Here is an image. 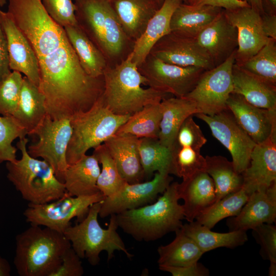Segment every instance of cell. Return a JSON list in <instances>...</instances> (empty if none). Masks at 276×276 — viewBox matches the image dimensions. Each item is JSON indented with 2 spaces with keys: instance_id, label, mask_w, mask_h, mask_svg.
<instances>
[{
  "instance_id": "cell-1",
  "label": "cell",
  "mask_w": 276,
  "mask_h": 276,
  "mask_svg": "<svg viewBox=\"0 0 276 276\" xmlns=\"http://www.w3.org/2000/svg\"><path fill=\"white\" fill-rule=\"evenodd\" d=\"M8 11L33 48L39 70L38 88L53 120L89 110L102 96L103 76L93 77L81 66L64 28L41 0H8Z\"/></svg>"
},
{
  "instance_id": "cell-57",
  "label": "cell",
  "mask_w": 276,
  "mask_h": 276,
  "mask_svg": "<svg viewBox=\"0 0 276 276\" xmlns=\"http://www.w3.org/2000/svg\"><path fill=\"white\" fill-rule=\"evenodd\" d=\"M6 3V0H0V7H3Z\"/></svg>"
},
{
  "instance_id": "cell-43",
  "label": "cell",
  "mask_w": 276,
  "mask_h": 276,
  "mask_svg": "<svg viewBox=\"0 0 276 276\" xmlns=\"http://www.w3.org/2000/svg\"><path fill=\"white\" fill-rule=\"evenodd\" d=\"M50 16L58 25L64 28L78 25L73 0H41Z\"/></svg>"
},
{
  "instance_id": "cell-24",
  "label": "cell",
  "mask_w": 276,
  "mask_h": 276,
  "mask_svg": "<svg viewBox=\"0 0 276 276\" xmlns=\"http://www.w3.org/2000/svg\"><path fill=\"white\" fill-rule=\"evenodd\" d=\"M128 39L133 43L161 7L157 0H109Z\"/></svg>"
},
{
  "instance_id": "cell-28",
  "label": "cell",
  "mask_w": 276,
  "mask_h": 276,
  "mask_svg": "<svg viewBox=\"0 0 276 276\" xmlns=\"http://www.w3.org/2000/svg\"><path fill=\"white\" fill-rule=\"evenodd\" d=\"M99 163L94 154H85L68 165L64 176L66 191L71 196H89L99 192L97 182L100 172Z\"/></svg>"
},
{
  "instance_id": "cell-23",
  "label": "cell",
  "mask_w": 276,
  "mask_h": 276,
  "mask_svg": "<svg viewBox=\"0 0 276 276\" xmlns=\"http://www.w3.org/2000/svg\"><path fill=\"white\" fill-rule=\"evenodd\" d=\"M103 144L127 182L135 183L143 181L144 175L139 151V138L128 134H114Z\"/></svg>"
},
{
  "instance_id": "cell-15",
  "label": "cell",
  "mask_w": 276,
  "mask_h": 276,
  "mask_svg": "<svg viewBox=\"0 0 276 276\" xmlns=\"http://www.w3.org/2000/svg\"><path fill=\"white\" fill-rule=\"evenodd\" d=\"M149 54L164 62L180 66H197L205 70L215 67L196 38L173 32L158 40Z\"/></svg>"
},
{
  "instance_id": "cell-45",
  "label": "cell",
  "mask_w": 276,
  "mask_h": 276,
  "mask_svg": "<svg viewBox=\"0 0 276 276\" xmlns=\"http://www.w3.org/2000/svg\"><path fill=\"white\" fill-rule=\"evenodd\" d=\"M252 230V235L260 245V255L270 262H276V226L263 223Z\"/></svg>"
},
{
  "instance_id": "cell-34",
  "label": "cell",
  "mask_w": 276,
  "mask_h": 276,
  "mask_svg": "<svg viewBox=\"0 0 276 276\" xmlns=\"http://www.w3.org/2000/svg\"><path fill=\"white\" fill-rule=\"evenodd\" d=\"M205 158V171L211 177L215 186V201L242 188V175L236 171L232 162L220 155Z\"/></svg>"
},
{
  "instance_id": "cell-14",
  "label": "cell",
  "mask_w": 276,
  "mask_h": 276,
  "mask_svg": "<svg viewBox=\"0 0 276 276\" xmlns=\"http://www.w3.org/2000/svg\"><path fill=\"white\" fill-rule=\"evenodd\" d=\"M172 180L170 174L155 172L152 179L135 183L127 182L116 193L104 199L99 216L103 218L149 204L165 192Z\"/></svg>"
},
{
  "instance_id": "cell-16",
  "label": "cell",
  "mask_w": 276,
  "mask_h": 276,
  "mask_svg": "<svg viewBox=\"0 0 276 276\" xmlns=\"http://www.w3.org/2000/svg\"><path fill=\"white\" fill-rule=\"evenodd\" d=\"M229 21L238 33V48L235 63L239 65L260 50L269 40L264 34L260 13L250 6L223 9Z\"/></svg>"
},
{
  "instance_id": "cell-37",
  "label": "cell",
  "mask_w": 276,
  "mask_h": 276,
  "mask_svg": "<svg viewBox=\"0 0 276 276\" xmlns=\"http://www.w3.org/2000/svg\"><path fill=\"white\" fill-rule=\"evenodd\" d=\"M249 196L242 188L215 201L203 210L195 220L212 229L221 220L237 215L248 200Z\"/></svg>"
},
{
  "instance_id": "cell-38",
  "label": "cell",
  "mask_w": 276,
  "mask_h": 276,
  "mask_svg": "<svg viewBox=\"0 0 276 276\" xmlns=\"http://www.w3.org/2000/svg\"><path fill=\"white\" fill-rule=\"evenodd\" d=\"M275 42L270 38L258 53L237 65L252 76L276 86Z\"/></svg>"
},
{
  "instance_id": "cell-19",
  "label": "cell",
  "mask_w": 276,
  "mask_h": 276,
  "mask_svg": "<svg viewBox=\"0 0 276 276\" xmlns=\"http://www.w3.org/2000/svg\"><path fill=\"white\" fill-rule=\"evenodd\" d=\"M275 220L276 182H274L265 191L250 194L239 213L229 217L226 224L229 231H247L263 223L273 224Z\"/></svg>"
},
{
  "instance_id": "cell-10",
  "label": "cell",
  "mask_w": 276,
  "mask_h": 276,
  "mask_svg": "<svg viewBox=\"0 0 276 276\" xmlns=\"http://www.w3.org/2000/svg\"><path fill=\"white\" fill-rule=\"evenodd\" d=\"M72 134L70 119L53 120L47 113L32 134L36 135L38 141L27 147L31 156L48 162L63 182L68 166L66 151Z\"/></svg>"
},
{
  "instance_id": "cell-31",
  "label": "cell",
  "mask_w": 276,
  "mask_h": 276,
  "mask_svg": "<svg viewBox=\"0 0 276 276\" xmlns=\"http://www.w3.org/2000/svg\"><path fill=\"white\" fill-rule=\"evenodd\" d=\"M64 28L85 72L93 77L103 76L104 72L109 64L103 53L78 25L68 26Z\"/></svg>"
},
{
  "instance_id": "cell-25",
  "label": "cell",
  "mask_w": 276,
  "mask_h": 276,
  "mask_svg": "<svg viewBox=\"0 0 276 276\" xmlns=\"http://www.w3.org/2000/svg\"><path fill=\"white\" fill-rule=\"evenodd\" d=\"M182 3L181 0H164L163 5L149 20L142 34L133 43L129 53L132 61L137 67L144 61L156 42L171 32V16Z\"/></svg>"
},
{
  "instance_id": "cell-27",
  "label": "cell",
  "mask_w": 276,
  "mask_h": 276,
  "mask_svg": "<svg viewBox=\"0 0 276 276\" xmlns=\"http://www.w3.org/2000/svg\"><path fill=\"white\" fill-rule=\"evenodd\" d=\"M160 105L162 117L158 139L163 145L172 149L183 122L199 112L194 101L183 97L165 98L160 102Z\"/></svg>"
},
{
  "instance_id": "cell-35",
  "label": "cell",
  "mask_w": 276,
  "mask_h": 276,
  "mask_svg": "<svg viewBox=\"0 0 276 276\" xmlns=\"http://www.w3.org/2000/svg\"><path fill=\"white\" fill-rule=\"evenodd\" d=\"M138 146L144 179H151L155 172L173 174L172 149L150 137L139 139Z\"/></svg>"
},
{
  "instance_id": "cell-56",
  "label": "cell",
  "mask_w": 276,
  "mask_h": 276,
  "mask_svg": "<svg viewBox=\"0 0 276 276\" xmlns=\"http://www.w3.org/2000/svg\"><path fill=\"white\" fill-rule=\"evenodd\" d=\"M198 0H188L187 4L189 5H195Z\"/></svg>"
},
{
  "instance_id": "cell-3",
  "label": "cell",
  "mask_w": 276,
  "mask_h": 276,
  "mask_svg": "<svg viewBox=\"0 0 276 276\" xmlns=\"http://www.w3.org/2000/svg\"><path fill=\"white\" fill-rule=\"evenodd\" d=\"M104 89L100 97L103 105L117 115H132L145 106L160 103L168 94L151 87L144 88L146 79L129 54L121 62L108 65L103 73Z\"/></svg>"
},
{
  "instance_id": "cell-18",
  "label": "cell",
  "mask_w": 276,
  "mask_h": 276,
  "mask_svg": "<svg viewBox=\"0 0 276 276\" xmlns=\"http://www.w3.org/2000/svg\"><path fill=\"white\" fill-rule=\"evenodd\" d=\"M0 20L7 39L10 70L24 74L38 87V62L31 43L8 12L0 9Z\"/></svg>"
},
{
  "instance_id": "cell-13",
  "label": "cell",
  "mask_w": 276,
  "mask_h": 276,
  "mask_svg": "<svg viewBox=\"0 0 276 276\" xmlns=\"http://www.w3.org/2000/svg\"><path fill=\"white\" fill-rule=\"evenodd\" d=\"M194 115L207 124L212 135L227 148L236 171L241 174L249 165L256 144L238 124L233 113L227 109L213 116L202 113Z\"/></svg>"
},
{
  "instance_id": "cell-8",
  "label": "cell",
  "mask_w": 276,
  "mask_h": 276,
  "mask_svg": "<svg viewBox=\"0 0 276 276\" xmlns=\"http://www.w3.org/2000/svg\"><path fill=\"white\" fill-rule=\"evenodd\" d=\"M131 116L113 113L100 97L89 110L73 116L70 119L72 134L66 151L68 164L76 162L90 149L114 135Z\"/></svg>"
},
{
  "instance_id": "cell-49",
  "label": "cell",
  "mask_w": 276,
  "mask_h": 276,
  "mask_svg": "<svg viewBox=\"0 0 276 276\" xmlns=\"http://www.w3.org/2000/svg\"><path fill=\"white\" fill-rule=\"evenodd\" d=\"M196 4L209 5L225 10L249 6L246 3L239 0H198Z\"/></svg>"
},
{
  "instance_id": "cell-40",
  "label": "cell",
  "mask_w": 276,
  "mask_h": 276,
  "mask_svg": "<svg viewBox=\"0 0 276 276\" xmlns=\"http://www.w3.org/2000/svg\"><path fill=\"white\" fill-rule=\"evenodd\" d=\"M172 150L173 174L185 179L198 172L205 171V158L201 154L200 150L176 145Z\"/></svg>"
},
{
  "instance_id": "cell-6",
  "label": "cell",
  "mask_w": 276,
  "mask_h": 276,
  "mask_svg": "<svg viewBox=\"0 0 276 276\" xmlns=\"http://www.w3.org/2000/svg\"><path fill=\"white\" fill-rule=\"evenodd\" d=\"M102 202L92 204L86 217L78 223L71 225L63 233L78 256L86 259L92 266L99 264V256L103 251H106L108 261L114 257L116 251L123 252L129 259L134 256L128 251L117 232L116 214L110 215L107 228L100 225L98 218Z\"/></svg>"
},
{
  "instance_id": "cell-30",
  "label": "cell",
  "mask_w": 276,
  "mask_h": 276,
  "mask_svg": "<svg viewBox=\"0 0 276 276\" xmlns=\"http://www.w3.org/2000/svg\"><path fill=\"white\" fill-rule=\"evenodd\" d=\"M233 93L260 108L276 109V86L246 73L234 64L232 69Z\"/></svg>"
},
{
  "instance_id": "cell-33",
  "label": "cell",
  "mask_w": 276,
  "mask_h": 276,
  "mask_svg": "<svg viewBox=\"0 0 276 276\" xmlns=\"http://www.w3.org/2000/svg\"><path fill=\"white\" fill-rule=\"evenodd\" d=\"M175 232V237L171 242L158 247V265L186 266L198 262L203 252L181 228Z\"/></svg>"
},
{
  "instance_id": "cell-32",
  "label": "cell",
  "mask_w": 276,
  "mask_h": 276,
  "mask_svg": "<svg viewBox=\"0 0 276 276\" xmlns=\"http://www.w3.org/2000/svg\"><path fill=\"white\" fill-rule=\"evenodd\" d=\"M181 229L197 244L204 254L219 247L235 248L243 245L248 240L246 231L215 232L195 220L182 224Z\"/></svg>"
},
{
  "instance_id": "cell-17",
  "label": "cell",
  "mask_w": 276,
  "mask_h": 276,
  "mask_svg": "<svg viewBox=\"0 0 276 276\" xmlns=\"http://www.w3.org/2000/svg\"><path fill=\"white\" fill-rule=\"evenodd\" d=\"M236 120L256 144L268 139L276 141V109L255 106L232 93L226 102Z\"/></svg>"
},
{
  "instance_id": "cell-44",
  "label": "cell",
  "mask_w": 276,
  "mask_h": 276,
  "mask_svg": "<svg viewBox=\"0 0 276 276\" xmlns=\"http://www.w3.org/2000/svg\"><path fill=\"white\" fill-rule=\"evenodd\" d=\"M192 116L187 118L180 127L174 145L181 147H190L200 150L206 143V139Z\"/></svg>"
},
{
  "instance_id": "cell-7",
  "label": "cell",
  "mask_w": 276,
  "mask_h": 276,
  "mask_svg": "<svg viewBox=\"0 0 276 276\" xmlns=\"http://www.w3.org/2000/svg\"><path fill=\"white\" fill-rule=\"evenodd\" d=\"M78 25L107 60L120 58L130 40L109 0H75Z\"/></svg>"
},
{
  "instance_id": "cell-47",
  "label": "cell",
  "mask_w": 276,
  "mask_h": 276,
  "mask_svg": "<svg viewBox=\"0 0 276 276\" xmlns=\"http://www.w3.org/2000/svg\"><path fill=\"white\" fill-rule=\"evenodd\" d=\"M159 269L170 273L173 276H208L209 270L198 262L186 266H171L158 265Z\"/></svg>"
},
{
  "instance_id": "cell-12",
  "label": "cell",
  "mask_w": 276,
  "mask_h": 276,
  "mask_svg": "<svg viewBox=\"0 0 276 276\" xmlns=\"http://www.w3.org/2000/svg\"><path fill=\"white\" fill-rule=\"evenodd\" d=\"M147 85L176 97L186 96L195 86L205 70L197 66H180L164 62L149 54L138 67Z\"/></svg>"
},
{
  "instance_id": "cell-46",
  "label": "cell",
  "mask_w": 276,
  "mask_h": 276,
  "mask_svg": "<svg viewBox=\"0 0 276 276\" xmlns=\"http://www.w3.org/2000/svg\"><path fill=\"white\" fill-rule=\"evenodd\" d=\"M81 259L71 246L62 256L59 266L51 276H82L84 269Z\"/></svg>"
},
{
  "instance_id": "cell-50",
  "label": "cell",
  "mask_w": 276,
  "mask_h": 276,
  "mask_svg": "<svg viewBox=\"0 0 276 276\" xmlns=\"http://www.w3.org/2000/svg\"><path fill=\"white\" fill-rule=\"evenodd\" d=\"M263 31L269 38L276 40V15H261Z\"/></svg>"
},
{
  "instance_id": "cell-21",
  "label": "cell",
  "mask_w": 276,
  "mask_h": 276,
  "mask_svg": "<svg viewBox=\"0 0 276 276\" xmlns=\"http://www.w3.org/2000/svg\"><path fill=\"white\" fill-rule=\"evenodd\" d=\"M196 39L208 54L215 66L224 62L238 48L237 29L229 21L223 9L198 34Z\"/></svg>"
},
{
  "instance_id": "cell-55",
  "label": "cell",
  "mask_w": 276,
  "mask_h": 276,
  "mask_svg": "<svg viewBox=\"0 0 276 276\" xmlns=\"http://www.w3.org/2000/svg\"><path fill=\"white\" fill-rule=\"evenodd\" d=\"M158 4L162 6L164 3V0H157ZM183 3L187 4L188 0H181Z\"/></svg>"
},
{
  "instance_id": "cell-2",
  "label": "cell",
  "mask_w": 276,
  "mask_h": 276,
  "mask_svg": "<svg viewBox=\"0 0 276 276\" xmlns=\"http://www.w3.org/2000/svg\"><path fill=\"white\" fill-rule=\"evenodd\" d=\"M178 183L171 182L153 203L116 214L118 227L140 242L155 241L180 229L185 216Z\"/></svg>"
},
{
  "instance_id": "cell-42",
  "label": "cell",
  "mask_w": 276,
  "mask_h": 276,
  "mask_svg": "<svg viewBox=\"0 0 276 276\" xmlns=\"http://www.w3.org/2000/svg\"><path fill=\"white\" fill-rule=\"evenodd\" d=\"M23 77L14 71L0 82V114L13 116L18 104Z\"/></svg>"
},
{
  "instance_id": "cell-11",
  "label": "cell",
  "mask_w": 276,
  "mask_h": 276,
  "mask_svg": "<svg viewBox=\"0 0 276 276\" xmlns=\"http://www.w3.org/2000/svg\"><path fill=\"white\" fill-rule=\"evenodd\" d=\"M235 53L221 64L204 71L194 88L183 97L194 101L199 113L213 116L228 109L226 102L233 91Z\"/></svg>"
},
{
  "instance_id": "cell-29",
  "label": "cell",
  "mask_w": 276,
  "mask_h": 276,
  "mask_svg": "<svg viewBox=\"0 0 276 276\" xmlns=\"http://www.w3.org/2000/svg\"><path fill=\"white\" fill-rule=\"evenodd\" d=\"M47 114L44 96L37 86L23 77L18 104L12 117L27 134L32 135Z\"/></svg>"
},
{
  "instance_id": "cell-39",
  "label": "cell",
  "mask_w": 276,
  "mask_h": 276,
  "mask_svg": "<svg viewBox=\"0 0 276 276\" xmlns=\"http://www.w3.org/2000/svg\"><path fill=\"white\" fill-rule=\"evenodd\" d=\"M94 149L93 154L102 165L97 179V187L106 197L111 196L118 192L127 182L120 174L104 144Z\"/></svg>"
},
{
  "instance_id": "cell-4",
  "label": "cell",
  "mask_w": 276,
  "mask_h": 276,
  "mask_svg": "<svg viewBox=\"0 0 276 276\" xmlns=\"http://www.w3.org/2000/svg\"><path fill=\"white\" fill-rule=\"evenodd\" d=\"M31 225L16 237V271L20 276H51L71 243L63 233Z\"/></svg>"
},
{
  "instance_id": "cell-36",
  "label": "cell",
  "mask_w": 276,
  "mask_h": 276,
  "mask_svg": "<svg viewBox=\"0 0 276 276\" xmlns=\"http://www.w3.org/2000/svg\"><path fill=\"white\" fill-rule=\"evenodd\" d=\"M162 117L160 102L147 105L131 115L115 134L158 139Z\"/></svg>"
},
{
  "instance_id": "cell-54",
  "label": "cell",
  "mask_w": 276,
  "mask_h": 276,
  "mask_svg": "<svg viewBox=\"0 0 276 276\" xmlns=\"http://www.w3.org/2000/svg\"><path fill=\"white\" fill-rule=\"evenodd\" d=\"M269 276H275L276 275V262H270L268 270Z\"/></svg>"
},
{
  "instance_id": "cell-22",
  "label": "cell",
  "mask_w": 276,
  "mask_h": 276,
  "mask_svg": "<svg viewBox=\"0 0 276 276\" xmlns=\"http://www.w3.org/2000/svg\"><path fill=\"white\" fill-rule=\"evenodd\" d=\"M177 192L179 199L184 201L182 205L184 216L189 222L194 221L216 200L213 180L205 171L183 179L178 183Z\"/></svg>"
},
{
  "instance_id": "cell-26",
  "label": "cell",
  "mask_w": 276,
  "mask_h": 276,
  "mask_svg": "<svg viewBox=\"0 0 276 276\" xmlns=\"http://www.w3.org/2000/svg\"><path fill=\"white\" fill-rule=\"evenodd\" d=\"M223 9L209 5H189L182 3L176 8L171 16V32L196 38Z\"/></svg>"
},
{
  "instance_id": "cell-20",
  "label": "cell",
  "mask_w": 276,
  "mask_h": 276,
  "mask_svg": "<svg viewBox=\"0 0 276 276\" xmlns=\"http://www.w3.org/2000/svg\"><path fill=\"white\" fill-rule=\"evenodd\" d=\"M242 188L249 195L266 190L276 182V141L270 138L256 144L248 167L241 173Z\"/></svg>"
},
{
  "instance_id": "cell-53",
  "label": "cell",
  "mask_w": 276,
  "mask_h": 276,
  "mask_svg": "<svg viewBox=\"0 0 276 276\" xmlns=\"http://www.w3.org/2000/svg\"><path fill=\"white\" fill-rule=\"evenodd\" d=\"M246 3L250 7L255 9L260 14L264 13L261 4V0H239Z\"/></svg>"
},
{
  "instance_id": "cell-9",
  "label": "cell",
  "mask_w": 276,
  "mask_h": 276,
  "mask_svg": "<svg viewBox=\"0 0 276 276\" xmlns=\"http://www.w3.org/2000/svg\"><path fill=\"white\" fill-rule=\"evenodd\" d=\"M105 198L101 192L81 196H73L66 192L61 197L51 202L29 203L24 215L31 224L44 226L63 234L71 225L73 218L76 217L78 222L82 221L92 204L103 201Z\"/></svg>"
},
{
  "instance_id": "cell-51",
  "label": "cell",
  "mask_w": 276,
  "mask_h": 276,
  "mask_svg": "<svg viewBox=\"0 0 276 276\" xmlns=\"http://www.w3.org/2000/svg\"><path fill=\"white\" fill-rule=\"evenodd\" d=\"M262 8L265 13L276 15V0H261Z\"/></svg>"
},
{
  "instance_id": "cell-41",
  "label": "cell",
  "mask_w": 276,
  "mask_h": 276,
  "mask_svg": "<svg viewBox=\"0 0 276 276\" xmlns=\"http://www.w3.org/2000/svg\"><path fill=\"white\" fill-rule=\"evenodd\" d=\"M26 135V131L12 116H0V164L16 159L17 149L12 143Z\"/></svg>"
},
{
  "instance_id": "cell-48",
  "label": "cell",
  "mask_w": 276,
  "mask_h": 276,
  "mask_svg": "<svg viewBox=\"0 0 276 276\" xmlns=\"http://www.w3.org/2000/svg\"><path fill=\"white\" fill-rule=\"evenodd\" d=\"M11 72L7 39L0 20V82Z\"/></svg>"
},
{
  "instance_id": "cell-52",
  "label": "cell",
  "mask_w": 276,
  "mask_h": 276,
  "mask_svg": "<svg viewBox=\"0 0 276 276\" xmlns=\"http://www.w3.org/2000/svg\"><path fill=\"white\" fill-rule=\"evenodd\" d=\"M11 267L8 261L0 255V276H9Z\"/></svg>"
},
{
  "instance_id": "cell-5",
  "label": "cell",
  "mask_w": 276,
  "mask_h": 276,
  "mask_svg": "<svg viewBox=\"0 0 276 276\" xmlns=\"http://www.w3.org/2000/svg\"><path fill=\"white\" fill-rule=\"evenodd\" d=\"M28 143L26 137L19 139L16 146L21 158L6 162L8 179L29 203L43 204L61 197L66 192L64 183L48 162L29 154Z\"/></svg>"
}]
</instances>
